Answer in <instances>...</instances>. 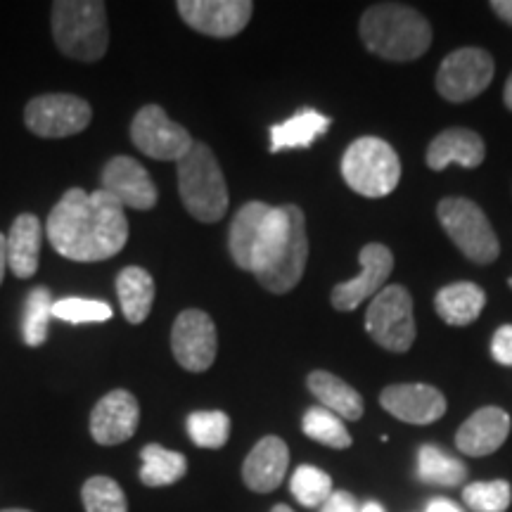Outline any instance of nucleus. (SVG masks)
I'll return each mask as SVG.
<instances>
[{
  "mask_svg": "<svg viewBox=\"0 0 512 512\" xmlns=\"http://www.w3.org/2000/svg\"><path fill=\"white\" fill-rule=\"evenodd\" d=\"M46 233L64 259L93 264L119 254L128 240L126 209L105 190L72 188L50 211Z\"/></svg>",
  "mask_w": 512,
  "mask_h": 512,
  "instance_id": "nucleus-1",
  "label": "nucleus"
},
{
  "mask_svg": "<svg viewBox=\"0 0 512 512\" xmlns=\"http://www.w3.org/2000/svg\"><path fill=\"white\" fill-rule=\"evenodd\" d=\"M361 38L370 53L384 60H418L432 46V27L418 10L401 3H380L361 17Z\"/></svg>",
  "mask_w": 512,
  "mask_h": 512,
  "instance_id": "nucleus-2",
  "label": "nucleus"
},
{
  "mask_svg": "<svg viewBox=\"0 0 512 512\" xmlns=\"http://www.w3.org/2000/svg\"><path fill=\"white\" fill-rule=\"evenodd\" d=\"M178 166V192L192 219L216 223L226 216L228 185L207 143H195Z\"/></svg>",
  "mask_w": 512,
  "mask_h": 512,
  "instance_id": "nucleus-3",
  "label": "nucleus"
},
{
  "mask_svg": "<svg viewBox=\"0 0 512 512\" xmlns=\"http://www.w3.org/2000/svg\"><path fill=\"white\" fill-rule=\"evenodd\" d=\"M53 38L62 55L79 62H98L110 46L105 3L60 0L53 5Z\"/></svg>",
  "mask_w": 512,
  "mask_h": 512,
  "instance_id": "nucleus-4",
  "label": "nucleus"
},
{
  "mask_svg": "<svg viewBox=\"0 0 512 512\" xmlns=\"http://www.w3.org/2000/svg\"><path fill=\"white\" fill-rule=\"evenodd\" d=\"M339 169L349 188L370 200L394 192L401 181L399 155L387 140L373 136L354 140L344 152Z\"/></svg>",
  "mask_w": 512,
  "mask_h": 512,
  "instance_id": "nucleus-5",
  "label": "nucleus"
},
{
  "mask_svg": "<svg viewBox=\"0 0 512 512\" xmlns=\"http://www.w3.org/2000/svg\"><path fill=\"white\" fill-rule=\"evenodd\" d=\"M441 228L460 252L475 264H491L501 254V245L482 209L465 197H446L439 202Z\"/></svg>",
  "mask_w": 512,
  "mask_h": 512,
  "instance_id": "nucleus-6",
  "label": "nucleus"
},
{
  "mask_svg": "<svg viewBox=\"0 0 512 512\" xmlns=\"http://www.w3.org/2000/svg\"><path fill=\"white\" fill-rule=\"evenodd\" d=\"M366 330L375 344L406 354L415 342L413 297L403 285H389L373 297L366 311Z\"/></svg>",
  "mask_w": 512,
  "mask_h": 512,
  "instance_id": "nucleus-7",
  "label": "nucleus"
},
{
  "mask_svg": "<svg viewBox=\"0 0 512 512\" xmlns=\"http://www.w3.org/2000/svg\"><path fill=\"white\" fill-rule=\"evenodd\" d=\"M131 140L140 152L157 162H181L188 155L195 140L188 128L169 119L159 105L140 107L131 124Z\"/></svg>",
  "mask_w": 512,
  "mask_h": 512,
  "instance_id": "nucleus-8",
  "label": "nucleus"
},
{
  "mask_svg": "<svg viewBox=\"0 0 512 512\" xmlns=\"http://www.w3.org/2000/svg\"><path fill=\"white\" fill-rule=\"evenodd\" d=\"M494 57L484 48H460L446 55L437 72V91L448 102H467L482 95L494 81Z\"/></svg>",
  "mask_w": 512,
  "mask_h": 512,
  "instance_id": "nucleus-9",
  "label": "nucleus"
},
{
  "mask_svg": "<svg viewBox=\"0 0 512 512\" xmlns=\"http://www.w3.org/2000/svg\"><path fill=\"white\" fill-rule=\"evenodd\" d=\"M93 110L79 95L48 93L29 100L24 124L41 138H69L91 124Z\"/></svg>",
  "mask_w": 512,
  "mask_h": 512,
  "instance_id": "nucleus-10",
  "label": "nucleus"
},
{
  "mask_svg": "<svg viewBox=\"0 0 512 512\" xmlns=\"http://www.w3.org/2000/svg\"><path fill=\"white\" fill-rule=\"evenodd\" d=\"M171 351L178 366L188 373H204L214 366L219 351V335L209 313L188 309L178 313L171 328Z\"/></svg>",
  "mask_w": 512,
  "mask_h": 512,
  "instance_id": "nucleus-11",
  "label": "nucleus"
},
{
  "mask_svg": "<svg viewBox=\"0 0 512 512\" xmlns=\"http://www.w3.org/2000/svg\"><path fill=\"white\" fill-rule=\"evenodd\" d=\"M358 261H361V271H358L356 278L332 287L330 299L337 311H354L366 299L377 297L394 271V254L380 242H370V245L363 247Z\"/></svg>",
  "mask_w": 512,
  "mask_h": 512,
  "instance_id": "nucleus-12",
  "label": "nucleus"
},
{
  "mask_svg": "<svg viewBox=\"0 0 512 512\" xmlns=\"http://www.w3.org/2000/svg\"><path fill=\"white\" fill-rule=\"evenodd\" d=\"M176 8L183 22L197 34L230 38L247 27L254 3L249 0H181Z\"/></svg>",
  "mask_w": 512,
  "mask_h": 512,
  "instance_id": "nucleus-13",
  "label": "nucleus"
},
{
  "mask_svg": "<svg viewBox=\"0 0 512 512\" xmlns=\"http://www.w3.org/2000/svg\"><path fill=\"white\" fill-rule=\"evenodd\" d=\"M102 190L112 195L121 207H131L138 211L155 209L157 204V185L143 164L133 157H114L102 169Z\"/></svg>",
  "mask_w": 512,
  "mask_h": 512,
  "instance_id": "nucleus-14",
  "label": "nucleus"
},
{
  "mask_svg": "<svg viewBox=\"0 0 512 512\" xmlns=\"http://www.w3.org/2000/svg\"><path fill=\"white\" fill-rule=\"evenodd\" d=\"M382 408L408 425H432L446 413V396L432 384H389L380 394Z\"/></svg>",
  "mask_w": 512,
  "mask_h": 512,
  "instance_id": "nucleus-15",
  "label": "nucleus"
},
{
  "mask_svg": "<svg viewBox=\"0 0 512 512\" xmlns=\"http://www.w3.org/2000/svg\"><path fill=\"white\" fill-rule=\"evenodd\" d=\"M140 422L138 399L126 389H114L95 403L91 437L100 446H119L136 434Z\"/></svg>",
  "mask_w": 512,
  "mask_h": 512,
  "instance_id": "nucleus-16",
  "label": "nucleus"
},
{
  "mask_svg": "<svg viewBox=\"0 0 512 512\" xmlns=\"http://www.w3.org/2000/svg\"><path fill=\"white\" fill-rule=\"evenodd\" d=\"M290 207V240L278 256V261L256 275L261 285L273 294H285L292 287H297L299 280L306 271V259H309V238H306V216L297 204H287Z\"/></svg>",
  "mask_w": 512,
  "mask_h": 512,
  "instance_id": "nucleus-17",
  "label": "nucleus"
},
{
  "mask_svg": "<svg viewBox=\"0 0 512 512\" xmlns=\"http://www.w3.org/2000/svg\"><path fill=\"white\" fill-rule=\"evenodd\" d=\"M510 434V415L498 406H484L467 418L456 434L458 451L482 458L496 453Z\"/></svg>",
  "mask_w": 512,
  "mask_h": 512,
  "instance_id": "nucleus-18",
  "label": "nucleus"
},
{
  "mask_svg": "<svg viewBox=\"0 0 512 512\" xmlns=\"http://www.w3.org/2000/svg\"><path fill=\"white\" fill-rule=\"evenodd\" d=\"M287 465H290V448L280 437H264L256 441L242 465V479L254 494H271L283 484Z\"/></svg>",
  "mask_w": 512,
  "mask_h": 512,
  "instance_id": "nucleus-19",
  "label": "nucleus"
},
{
  "mask_svg": "<svg viewBox=\"0 0 512 512\" xmlns=\"http://www.w3.org/2000/svg\"><path fill=\"white\" fill-rule=\"evenodd\" d=\"M484 157V140L470 128H446L427 147V166L432 171H444L448 164L477 169L484 162Z\"/></svg>",
  "mask_w": 512,
  "mask_h": 512,
  "instance_id": "nucleus-20",
  "label": "nucleus"
},
{
  "mask_svg": "<svg viewBox=\"0 0 512 512\" xmlns=\"http://www.w3.org/2000/svg\"><path fill=\"white\" fill-rule=\"evenodd\" d=\"M43 228L34 214L17 216L10 233L5 235L8 247V268L17 278H31L38 271V256H41Z\"/></svg>",
  "mask_w": 512,
  "mask_h": 512,
  "instance_id": "nucleus-21",
  "label": "nucleus"
},
{
  "mask_svg": "<svg viewBox=\"0 0 512 512\" xmlns=\"http://www.w3.org/2000/svg\"><path fill=\"white\" fill-rule=\"evenodd\" d=\"M311 394L320 401V406L328 408L330 413H335L342 420H361L366 413L361 394L356 392L351 384L339 380L337 375L328 373V370H313L306 377Z\"/></svg>",
  "mask_w": 512,
  "mask_h": 512,
  "instance_id": "nucleus-22",
  "label": "nucleus"
},
{
  "mask_svg": "<svg viewBox=\"0 0 512 512\" xmlns=\"http://www.w3.org/2000/svg\"><path fill=\"white\" fill-rule=\"evenodd\" d=\"M268 209H271V204L266 202H247L245 207L235 214L233 223H230L228 249L235 266L242 268V271H252L256 240H259L261 223H264Z\"/></svg>",
  "mask_w": 512,
  "mask_h": 512,
  "instance_id": "nucleus-23",
  "label": "nucleus"
},
{
  "mask_svg": "<svg viewBox=\"0 0 512 512\" xmlns=\"http://www.w3.org/2000/svg\"><path fill=\"white\" fill-rule=\"evenodd\" d=\"M486 306V294L475 283H453L446 285L444 290L437 292L434 297V309H437L439 318L448 325H463L475 323L479 313Z\"/></svg>",
  "mask_w": 512,
  "mask_h": 512,
  "instance_id": "nucleus-24",
  "label": "nucleus"
},
{
  "mask_svg": "<svg viewBox=\"0 0 512 512\" xmlns=\"http://www.w3.org/2000/svg\"><path fill=\"white\" fill-rule=\"evenodd\" d=\"M117 297L128 323L140 325L155 304V280L140 266H128L117 275Z\"/></svg>",
  "mask_w": 512,
  "mask_h": 512,
  "instance_id": "nucleus-25",
  "label": "nucleus"
},
{
  "mask_svg": "<svg viewBox=\"0 0 512 512\" xmlns=\"http://www.w3.org/2000/svg\"><path fill=\"white\" fill-rule=\"evenodd\" d=\"M332 121L311 107L299 110L292 119L275 124L271 128V152L297 150V147H311L313 140L328 133Z\"/></svg>",
  "mask_w": 512,
  "mask_h": 512,
  "instance_id": "nucleus-26",
  "label": "nucleus"
},
{
  "mask_svg": "<svg viewBox=\"0 0 512 512\" xmlns=\"http://www.w3.org/2000/svg\"><path fill=\"white\" fill-rule=\"evenodd\" d=\"M290 240V207H271L268 209L264 223H261L259 240L252 256V275H261L268 271Z\"/></svg>",
  "mask_w": 512,
  "mask_h": 512,
  "instance_id": "nucleus-27",
  "label": "nucleus"
},
{
  "mask_svg": "<svg viewBox=\"0 0 512 512\" xmlns=\"http://www.w3.org/2000/svg\"><path fill=\"white\" fill-rule=\"evenodd\" d=\"M143 458V467H140V482L145 486H171L178 479L185 477L188 472V458L178 451H169V448L159 444H147L140 451Z\"/></svg>",
  "mask_w": 512,
  "mask_h": 512,
  "instance_id": "nucleus-28",
  "label": "nucleus"
},
{
  "mask_svg": "<svg viewBox=\"0 0 512 512\" xmlns=\"http://www.w3.org/2000/svg\"><path fill=\"white\" fill-rule=\"evenodd\" d=\"M418 479L422 484L458 486L467 479V467L458 458L446 456L439 446H422L418 451Z\"/></svg>",
  "mask_w": 512,
  "mask_h": 512,
  "instance_id": "nucleus-29",
  "label": "nucleus"
},
{
  "mask_svg": "<svg viewBox=\"0 0 512 512\" xmlns=\"http://www.w3.org/2000/svg\"><path fill=\"white\" fill-rule=\"evenodd\" d=\"M302 430L309 439L318 441V444L330 446V448H349L351 446V434L344 427L342 418H337L335 413H330L328 408L316 406L309 408L302 420Z\"/></svg>",
  "mask_w": 512,
  "mask_h": 512,
  "instance_id": "nucleus-30",
  "label": "nucleus"
},
{
  "mask_svg": "<svg viewBox=\"0 0 512 512\" xmlns=\"http://www.w3.org/2000/svg\"><path fill=\"white\" fill-rule=\"evenodd\" d=\"M53 297L46 287L29 292L22 316V337L29 347H41L48 339V320L53 318Z\"/></svg>",
  "mask_w": 512,
  "mask_h": 512,
  "instance_id": "nucleus-31",
  "label": "nucleus"
},
{
  "mask_svg": "<svg viewBox=\"0 0 512 512\" xmlns=\"http://www.w3.org/2000/svg\"><path fill=\"white\" fill-rule=\"evenodd\" d=\"M292 496L297 498L304 508H316L323 505L332 494V479L328 472L313 465H299L290 479Z\"/></svg>",
  "mask_w": 512,
  "mask_h": 512,
  "instance_id": "nucleus-32",
  "label": "nucleus"
},
{
  "mask_svg": "<svg viewBox=\"0 0 512 512\" xmlns=\"http://www.w3.org/2000/svg\"><path fill=\"white\" fill-rule=\"evenodd\" d=\"M188 434L200 448H221L230 439V418L223 411H195L188 415Z\"/></svg>",
  "mask_w": 512,
  "mask_h": 512,
  "instance_id": "nucleus-33",
  "label": "nucleus"
},
{
  "mask_svg": "<svg viewBox=\"0 0 512 512\" xmlns=\"http://www.w3.org/2000/svg\"><path fill=\"white\" fill-rule=\"evenodd\" d=\"M86 512H128L124 489L110 477H91L81 489Z\"/></svg>",
  "mask_w": 512,
  "mask_h": 512,
  "instance_id": "nucleus-34",
  "label": "nucleus"
},
{
  "mask_svg": "<svg viewBox=\"0 0 512 512\" xmlns=\"http://www.w3.org/2000/svg\"><path fill=\"white\" fill-rule=\"evenodd\" d=\"M463 501L475 512H505L512 501V486L505 479L467 484L463 489Z\"/></svg>",
  "mask_w": 512,
  "mask_h": 512,
  "instance_id": "nucleus-35",
  "label": "nucleus"
},
{
  "mask_svg": "<svg viewBox=\"0 0 512 512\" xmlns=\"http://www.w3.org/2000/svg\"><path fill=\"white\" fill-rule=\"evenodd\" d=\"M53 316L57 320L72 325L83 323H105L112 318L110 304L98 302V299H81V297H67L53 304Z\"/></svg>",
  "mask_w": 512,
  "mask_h": 512,
  "instance_id": "nucleus-36",
  "label": "nucleus"
},
{
  "mask_svg": "<svg viewBox=\"0 0 512 512\" xmlns=\"http://www.w3.org/2000/svg\"><path fill=\"white\" fill-rule=\"evenodd\" d=\"M491 356L496 363L512 368V325H501L491 339Z\"/></svg>",
  "mask_w": 512,
  "mask_h": 512,
  "instance_id": "nucleus-37",
  "label": "nucleus"
},
{
  "mask_svg": "<svg viewBox=\"0 0 512 512\" xmlns=\"http://www.w3.org/2000/svg\"><path fill=\"white\" fill-rule=\"evenodd\" d=\"M358 501L349 491H332L328 501L320 505V512H358Z\"/></svg>",
  "mask_w": 512,
  "mask_h": 512,
  "instance_id": "nucleus-38",
  "label": "nucleus"
},
{
  "mask_svg": "<svg viewBox=\"0 0 512 512\" xmlns=\"http://www.w3.org/2000/svg\"><path fill=\"white\" fill-rule=\"evenodd\" d=\"M425 512H463V510H460L456 503L448 501V498H434V501H430V505H427Z\"/></svg>",
  "mask_w": 512,
  "mask_h": 512,
  "instance_id": "nucleus-39",
  "label": "nucleus"
},
{
  "mask_svg": "<svg viewBox=\"0 0 512 512\" xmlns=\"http://www.w3.org/2000/svg\"><path fill=\"white\" fill-rule=\"evenodd\" d=\"M491 10H494L503 22L512 24V0H494V3H491Z\"/></svg>",
  "mask_w": 512,
  "mask_h": 512,
  "instance_id": "nucleus-40",
  "label": "nucleus"
},
{
  "mask_svg": "<svg viewBox=\"0 0 512 512\" xmlns=\"http://www.w3.org/2000/svg\"><path fill=\"white\" fill-rule=\"evenodd\" d=\"M5 268H8V247H5V235L0 233V285H3Z\"/></svg>",
  "mask_w": 512,
  "mask_h": 512,
  "instance_id": "nucleus-41",
  "label": "nucleus"
},
{
  "mask_svg": "<svg viewBox=\"0 0 512 512\" xmlns=\"http://www.w3.org/2000/svg\"><path fill=\"white\" fill-rule=\"evenodd\" d=\"M503 100H505V107L512 112V74L508 76V81H505V91H503Z\"/></svg>",
  "mask_w": 512,
  "mask_h": 512,
  "instance_id": "nucleus-42",
  "label": "nucleus"
},
{
  "mask_svg": "<svg viewBox=\"0 0 512 512\" xmlns=\"http://www.w3.org/2000/svg\"><path fill=\"white\" fill-rule=\"evenodd\" d=\"M358 512H384V508H382V505H380V503L370 501V503H366V505H363V508H361V510H358Z\"/></svg>",
  "mask_w": 512,
  "mask_h": 512,
  "instance_id": "nucleus-43",
  "label": "nucleus"
},
{
  "mask_svg": "<svg viewBox=\"0 0 512 512\" xmlns=\"http://www.w3.org/2000/svg\"><path fill=\"white\" fill-rule=\"evenodd\" d=\"M271 512H294L290 505H275V508Z\"/></svg>",
  "mask_w": 512,
  "mask_h": 512,
  "instance_id": "nucleus-44",
  "label": "nucleus"
},
{
  "mask_svg": "<svg viewBox=\"0 0 512 512\" xmlns=\"http://www.w3.org/2000/svg\"><path fill=\"white\" fill-rule=\"evenodd\" d=\"M0 512H31V510H24V508H8V510H0Z\"/></svg>",
  "mask_w": 512,
  "mask_h": 512,
  "instance_id": "nucleus-45",
  "label": "nucleus"
},
{
  "mask_svg": "<svg viewBox=\"0 0 512 512\" xmlns=\"http://www.w3.org/2000/svg\"><path fill=\"white\" fill-rule=\"evenodd\" d=\"M510 287H512V278H510Z\"/></svg>",
  "mask_w": 512,
  "mask_h": 512,
  "instance_id": "nucleus-46",
  "label": "nucleus"
}]
</instances>
